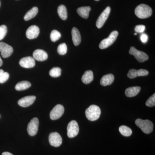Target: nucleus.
<instances>
[{"instance_id": "obj_3", "label": "nucleus", "mask_w": 155, "mask_h": 155, "mask_svg": "<svg viewBox=\"0 0 155 155\" xmlns=\"http://www.w3.org/2000/svg\"><path fill=\"white\" fill-rule=\"evenodd\" d=\"M135 124L137 127L141 129L143 132L147 134L151 133L153 129V122L149 120L137 119L135 121Z\"/></svg>"}, {"instance_id": "obj_5", "label": "nucleus", "mask_w": 155, "mask_h": 155, "mask_svg": "<svg viewBox=\"0 0 155 155\" xmlns=\"http://www.w3.org/2000/svg\"><path fill=\"white\" fill-rule=\"evenodd\" d=\"M67 135L69 138H73L78 134L79 131L78 124L75 120L71 121L67 127Z\"/></svg>"}, {"instance_id": "obj_26", "label": "nucleus", "mask_w": 155, "mask_h": 155, "mask_svg": "<svg viewBox=\"0 0 155 155\" xmlns=\"http://www.w3.org/2000/svg\"><path fill=\"white\" fill-rule=\"evenodd\" d=\"M61 69L59 67H54L50 71L49 74L51 77L57 78L61 76Z\"/></svg>"}, {"instance_id": "obj_4", "label": "nucleus", "mask_w": 155, "mask_h": 155, "mask_svg": "<svg viewBox=\"0 0 155 155\" xmlns=\"http://www.w3.org/2000/svg\"><path fill=\"white\" fill-rule=\"evenodd\" d=\"M119 35V32L117 31H114L111 32L107 38L103 40L99 45V48L101 49L107 48L113 44L116 41L117 37Z\"/></svg>"}, {"instance_id": "obj_29", "label": "nucleus", "mask_w": 155, "mask_h": 155, "mask_svg": "<svg viewBox=\"0 0 155 155\" xmlns=\"http://www.w3.org/2000/svg\"><path fill=\"white\" fill-rule=\"evenodd\" d=\"M67 47L66 44L64 43L59 45L58 48V52L60 55H65L67 54Z\"/></svg>"}, {"instance_id": "obj_36", "label": "nucleus", "mask_w": 155, "mask_h": 155, "mask_svg": "<svg viewBox=\"0 0 155 155\" xmlns=\"http://www.w3.org/2000/svg\"><path fill=\"white\" fill-rule=\"evenodd\" d=\"M137 33H134V35H137Z\"/></svg>"}, {"instance_id": "obj_19", "label": "nucleus", "mask_w": 155, "mask_h": 155, "mask_svg": "<svg viewBox=\"0 0 155 155\" xmlns=\"http://www.w3.org/2000/svg\"><path fill=\"white\" fill-rule=\"evenodd\" d=\"M114 76L113 74H109L104 75L101 79V84L102 86H106L110 85L114 82Z\"/></svg>"}, {"instance_id": "obj_25", "label": "nucleus", "mask_w": 155, "mask_h": 155, "mask_svg": "<svg viewBox=\"0 0 155 155\" xmlns=\"http://www.w3.org/2000/svg\"><path fill=\"white\" fill-rule=\"evenodd\" d=\"M119 131L122 135L125 137L130 136L132 133V130L130 127L125 125L120 126L119 127Z\"/></svg>"}, {"instance_id": "obj_1", "label": "nucleus", "mask_w": 155, "mask_h": 155, "mask_svg": "<svg viewBox=\"0 0 155 155\" xmlns=\"http://www.w3.org/2000/svg\"><path fill=\"white\" fill-rule=\"evenodd\" d=\"M152 9L145 4H141L137 6L135 10V14L140 19H146L150 17L152 14Z\"/></svg>"}, {"instance_id": "obj_17", "label": "nucleus", "mask_w": 155, "mask_h": 155, "mask_svg": "<svg viewBox=\"0 0 155 155\" xmlns=\"http://www.w3.org/2000/svg\"><path fill=\"white\" fill-rule=\"evenodd\" d=\"M72 41L75 46L78 45L81 42V36L78 28L73 27L72 30Z\"/></svg>"}, {"instance_id": "obj_23", "label": "nucleus", "mask_w": 155, "mask_h": 155, "mask_svg": "<svg viewBox=\"0 0 155 155\" xmlns=\"http://www.w3.org/2000/svg\"><path fill=\"white\" fill-rule=\"evenodd\" d=\"M38 8L37 7H33L25 14L24 17V19L25 21H28L34 18L36 16L38 13Z\"/></svg>"}, {"instance_id": "obj_16", "label": "nucleus", "mask_w": 155, "mask_h": 155, "mask_svg": "<svg viewBox=\"0 0 155 155\" xmlns=\"http://www.w3.org/2000/svg\"><path fill=\"white\" fill-rule=\"evenodd\" d=\"M34 59L39 61H43L48 59V55L44 50L37 49L34 51L33 54Z\"/></svg>"}, {"instance_id": "obj_24", "label": "nucleus", "mask_w": 155, "mask_h": 155, "mask_svg": "<svg viewBox=\"0 0 155 155\" xmlns=\"http://www.w3.org/2000/svg\"><path fill=\"white\" fill-rule=\"evenodd\" d=\"M58 12L59 17L61 19L64 20L67 19V10L66 7L64 5H61L58 7Z\"/></svg>"}, {"instance_id": "obj_22", "label": "nucleus", "mask_w": 155, "mask_h": 155, "mask_svg": "<svg viewBox=\"0 0 155 155\" xmlns=\"http://www.w3.org/2000/svg\"><path fill=\"white\" fill-rule=\"evenodd\" d=\"M31 86V84L30 82L25 81H22L18 82L15 86V89L16 90L20 91L27 89Z\"/></svg>"}, {"instance_id": "obj_31", "label": "nucleus", "mask_w": 155, "mask_h": 155, "mask_svg": "<svg viewBox=\"0 0 155 155\" xmlns=\"http://www.w3.org/2000/svg\"><path fill=\"white\" fill-rule=\"evenodd\" d=\"M146 105L148 107H153L155 106V94H154L147 101Z\"/></svg>"}, {"instance_id": "obj_37", "label": "nucleus", "mask_w": 155, "mask_h": 155, "mask_svg": "<svg viewBox=\"0 0 155 155\" xmlns=\"http://www.w3.org/2000/svg\"><path fill=\"white\" fill-rule=\"evenodd\" d=\"M94 1H100V0H94Z\"/></svg>"}, {"instance_id": "obj_35", "label": "nucleus", "mask_w": 155, "mask_h": 155, "mask_svg": "<svg viewBox=\"0 0 155 155\" xmlns=\"http://www.w3.org/2000/svg\"><path fill=\"white\" fill-rule=\"evenodd\" d=\"M3 64V61L2 60V59H1V57H0V67H1V66Z\"/></svg>"}, {"instance_id": "obj_18", "label": "nucleus", "mask_w": 155, "mask_h": 155, "mask_svg": "<svg viewBox=\"0 0 155 155\" xmlns=\"http://www.w3.org/2000/svg\"><path fill=\"white\" fill-rule=\"evenodd\" d=\"M141 88L139 86H134L129 87L126 89L125 91V94L127 97H135L138 94L140 91Z\"/></svg>"}, {"instance_id": "obj_11", "label": "nucleus", "mask_w": 155, "mask_h": 155, "mask_svg": "<svg viewBox=\"0 0 155 155\" xmlns=\"http://www.w3.org/2000/svg\"><path fill=\"white\" fill-rule=\"evenodd\" d=\"M14 51L13 48L11 46L5 42H0V52L3 58H8Z\"/></svg>"}, {"instance_id": "obj_30", "label": "nucleus", "mask_w": 155, "mask_h": 155, "mask_svg": "<svg viewBox=\"0 0 155 155\" xmlns=\"http://www.w3.org/2000/svg\"><path fill=\"white\" fill-rule=\"evenodd\" d=\"M8 29L5 25H2L0 26V41L2 40L7 34Z\"/></svg>"}, {"instance_id": "obj_7", "label": "nucleus", "mask_w": 155, "mask_h": 155, "mask_svg": "<svg viewBox=\"0 0 155 155\" xmlns=\"http://www.w3.org/2000/svg\"><path fill=\"white\" fill-rule=\"evenodd\" d=\"M39 120L36 117H35L31 120L27 126V131L31 136L36 135L38 131Z\"/></svg>"}, {"instance_id": "obj_33", "label": "nucleus", "mask_w": 155, "mask_h": 155, "mask_svg": "<svg viewBox=\"0 0 155 155\" xmlns=\"http://www.w3.org/2000/svg\"><path fill=\"white\" fill-rule=\"evenodd\" d=\"M140 39L141 40V41L143 43H146L148 41V37L146 34H142L141 35H140Z\"/></svg>"}, {"instance_id": "obj_28", "label": "nucleus", "mask_w": 155, "mask_h": 155, "mask_svg": "<svg viewBox=\"0 0 155 155\" xmlns=\"http://www.w3.org/2000/svg\"><path fill=\"white\" fill-rule=\"evenodd\" d=\"M9 74L8 72H4L2 69H0V83H4L8 79Z\"/></svg>"}, {"instance_id": "obj_38", "label": "nucleus", "mask_w": 155, "mask_h": 155, "mask_svg": "<svg viewBox=\"0 0 155 155\" xmlns=\"http://www.w3.org/2000/svg\"><path fill=\"white\" fill-rule=\"evenodd\" d=\"M0 5H1V2H0Z\"/></svg>"}, {"instance_id": "obj_14", "label": "nucleus", "mask_w": 155, "mask_h": 155, "mask_svg": "<svg viewBox=\"0 0 155 155\" xmlns=\"http://www.w3.org/2000/svg\"><path fill=\"white\" fill-rule=\"evenodd\" d=\"M36 99L35 96H28L20 99L18 101V104L23 107H27L32 105Z\"/></svg>"}, {"instance_id": "obj_34", "label": "nucleus", "mask_w": 155, "mask_h": 155, "mask_svg": "<svg viewBox=\"0 0 155 155\" xmlns=\"http://www.w3.org/2000/svg\"><path fill=\"white\" fill-rule=\"evenodd\" d=\"M2 155H14L12 154L11 153L8 152H4L2 153Z\"/></svg>"}, {"instance_id": "obj_20", "label": "nucleus", "mask_w": 155, "mask_h": 155, "mask_svg": "<svg viewBox=\"0 0 155 155\" xmlns=\"http://www.w3.org/2000/svg\"><path fill=\"white\" fill-rule=\"evenodd\" d=\"M91 10V8L89 6L82 7L77 9V12L79 16L84 19H87L89 17L90 11Z\"/></svg>"}, {"instance_id": "obj_2", "label": "nucleus", "mask_w": 155, "mask_h": 155, "mask_svg": "<svg viewBox=\"0 0 155 155\" xmlns=\"http://www.w3.org/2000/svg\"><path fill=\"white\" fill-rule=\"evenodd\" d=\"M101 114V110L98 106L92 105L86 110L85 115L90 121H94L99 118Z\"/></svg>"}, {"instance_id": "obj_8", "label": "nucleus", "mask_w": 155, "mask_h": 155, "mask_svg": "<svg viewBox=\"0 0 155 155\" xmlns=\"http://www.w3.org/2000/svg\"><path fill=\"white\" fill-rule=\"evenodd\" d=\"M110 11V8L107 7L100 15L96 22V26L98 28H100L103 27L109 17Z\"/></svg>"}, {"instance_id": "obj_10", "label": "nucleus", "mask_w": 155, "mask_h": 155, "mask_svg": "<svg viewBox=\"0 0 155 155\" xmlns=\"http://www.w3.org/2000/svg\"><path fill=\"white\" fill-rule=\"evenodd\" d=\"M62 138L58 132H52L49 136V141L50 144L54 147H59L62 144Z\"/></svg>"}, {"instance_id": "obj_15", "label": "nucleus", "mask_w": 155, "mask_h": 155, "mask_svg": "<svg viewBox=\"0 0 155 155\" xmlns=\"http://www.w3.org/2000/svg\"><path fill=\"white\" fill-rule=\"evenodd\" d=\"M149 72L147 70L144 69H140L136 70L131 69L127 73V77L130 78H134L138 76H144L148 75Z\"/></svg>"}, {"instance_id": "obj_6", "label": "nucleus", "mask_w": 155, "mask_h": 155, "mask_svg": "<svg viewBox=\"0 0 155 155\" xmlns=\"http://www.w3.org/2000/svg\"><path fill=\"white\" fill-rule=\"evenodd\" d=\"M129 54L135 57L138 62L142 63L148 60L149 57L146 53L141 51H138L134 47H130Z\"/></svg>"}, {"instance_id": "obj_13", "label": "nucleus", "mask_w": 155, "mask_h": 155, "mask_svg": "<svg viewBox=\"0 0 155 155\" xmlns=\"http://www.w3.org/2000/svg\"><path fill=\"white\" fill-rule=\"evenodd\" d=\"M39 33L40 29L38 26L32 25L27 29L26 31V35L27 38L29 39H33L37 38Z\"/></svg>"}, {"instance_id": "obj_21", "label": "nucleus", "mask_w": 155, "mask_h": 155, "mask_svg": "<svg viewBox=\"0 0 155 155\" xmlns=\"http://www.w3.org/2000/svg\"><path fill=\"white\" fill-rule=\"evenodd\" d=\"M93 79V72L91 70H87L84 72L81 78V81L85 84H88L92 81Z\"/></svg>"}, {"instance_id": "obj_32", "label": "nucleus", "mask_w": 155, "mask_h": 155, "mask_svg": "<svg viewBox=\"0 0 155 155\" xmlns=\"http://www.w3.org/2000/svg\"><path fill=\"white\" fill-rule=\"evenodd\" d=\"M145 26L144 25H137L135 26V31L137 33H143L145 30Z\"/></svg>"}, {"instance_id": "obj_27", "label": "nucleus", "mask_w": 155, "mask_h": 155, "mask_svg": "<svg viewBox=\"0 0 155 155\" xmlns=\"http://www.w3.org/2000/svg\"><path fill=\"white\" fill-rule=\"evenodd\" d=\"M61 33L59 31L56 30H54L51 32L50 38L52 41L55 42L61 38Z\"/></svg>"}, {"instance_id": "obj_12", "label": "nucleus", "mask_w": 155, "mask_h": 155, "mask_svg": "<svg viewBox=\"0 0 155 155\" xmlns=\"http://www.w3.org/2000/svg\"><path fill=\"white\" fill-rule=\"evenodd\" d=\"M19 65L25 68H31L35 65V60L31 57H25L22 58L19 62Z\"/></svg>"}, {"instance_id": "obj_9", "label": "nucleus", "mask_w": 155, "mask_h": 155, "mask_svg": "<svg viewBox=\"0 0 155 155\" xmlns=\"http://www.w3.org/2000/svg\"><path fill=\"white\" fill-rule=\"evenodd\" d=\"M64 108L63 106L58 104L53 108L50 113V118L53 120L60 119L64 114Z\"/></svg>"}]
</instances>
